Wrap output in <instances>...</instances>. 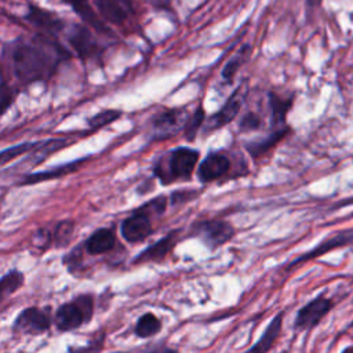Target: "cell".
<instances>
[{"label": "cell", "instance_id": "cell-8", "mask_svg": "<svg viewBox=\"0 0 353 353\" xmlns=\"http://www.w3.org/2000/svg\"><path fill=\"white\" fill-rule=\"evenodd\" d=\"M244 85L241 84L240 87H237V90L233 91V94L228 98V101L225 102V105L215 113H212L205 121H204V131L212 132L216 131L219 128H222L223 125L232 123L236 116L239 114L240 109H241V103L244 99V92H243Z\"/></svg>", "mask_w": 353, "mask_h": 353}, {"label": "cell", "instance_id": "cell-5", "mask_svg": "<svg viewBox=\"0 0 353 353\" xmlns=\"http://www.w3.org/2000/svg\"><path fill=\"white\" fill-rule=\"evenodd\" d=\"M66 40L80 59H97L103 51L92 30L87 26L72 25L66 33Z\"/></svg>", "mask_w": 353, "mask_h": 353}, {"label": "cell", "instance_id": "cell-29", "mask_svg": "<svg viewBox=\"0 0 353 353\" xmlns=\"http://www.w3.org/2000/svg\"><path fill=\"white\" fill-rule=\"evenodd\" d=\"M121 116V112L120 110H116V109H108V110H103V112H99L97 113L95 116H92L90 120H88V124L91 128H102L113 121H116L119 117Z\"/></svg>", "mask_w": 353, "mask_h": 353}, {"label": "cell", "instance_id": "cell-30", "mask_svg": "<svg viewBox=\"0 0 353 353\" xmlns=\"http://www.w3.org/2000/svg\"><path fill=\"white\" fill-rule=\"evenodd\" d=\"M262 125V119L258 113L255 112H247L239 123V130L241 132H250V131H255L259 130Z\"/></svg>", "mask_w": 353, "mask_h": 353}, {"label": "cell", "instance_id": "cell-24", "mask_svg": "<svg viewBox=\"0 0 353 353\" xmlns=\"http://www.w3.org/2000/svg\"><path fill=\"white\" fill-rule=\"evenodd\" d=\"M205 121V110L201 106H197L192 114H189L183 124V138L189 142L194 141L199 131L201 130Z\"/></svg>", "mask_w": 353, "mask_h": 353}, {"label": "cell", "instance_id": "cell-15", "mask_svg": "<svg viewBox=\"0 0 353 353\" xmlns=\"http://www.w3.org/2000/svg\"><path fill=\"white\" fill-rule=\"evenodd\" d=\"M176 232H171L167 236L161 237L152 245L146 247L143 251H141L135 258L134 263H146V262H160L163 261L175 247L176 244Z\"/></svg>", "mask_w": 353, "mask_h": 353}, {"label": "cell", "instance_id": "cell-17", "mask_svg": "<svg viewBox=\"0 0 353 353\" xmlns=\"http://www.w3.org/2000/svg\"><path fill=\"white\" fill-rule=\"evenodd\" d=\"M283 317H284V313L279 312L268 324L261 338L245 353H268L281 332Z\"/></svg>", "mask_w": 353, "mask_h": 353}, {"label": "cell", "instance_id": "cell-33", "mask_svg": "<svg viewBox=\"0 0 353 353\" xmlns=\"http://www.w3.org/2000/svg\"><path fill=\"white\" fill-rule=\"evenodd\" d=\"M196 194H197L196 190H176L171 194V203L172 204H181V203L192 200Z\"/></svg>", "mask_w": 353, "mask_h": 353}, {"label": "cell", "instance_id": "cell-25", "mask_svg": "<svg viewBox=\"0 0 353 353\" xmlns=\"http://www.w3.org/2000/svg\"><path fill=\"white\" fill-rule=\"evenodd\" d=\"M250 51H251V47L250 46H243L237 52L236 55H233L228 62L226 65L223 66L222 69V79L226 81V83H232L233 81V77L237 72V69L245 62V59L248 58L250 55Z\"/></svg>", "mask_w": 353, "mask_h": 353}, {"label": "cell", "instance_id": "cell-26", "mask_svg": "<svg viewBox=\"0 0 353 353\" xmlns=\"http://www.w3.org/2000/svg\"><path fill=\"white\" fill-rule=\"evenodd\" d=\"M68 143H69V142H68L65 138H51V139H48V141H46V142L37 143L36 148H34L33 156H32L33 160H36L34 164L40 163V161H41L43 159H46L47 156H50V154L58 152L59 149L65 148Z\"/></svg>", "mask_w": 353, "mask_h": 353}, {"label": "cell", "instance_id": "cell-16", "mask_svg": "<svg viewBox=\"0 0 353 353\" xmlns=\"http://www.w3.org/2000/svg\"><path fill=\"white\" fill-rule=\"evenodd\" d=\"M290 131L291 128L288 125H284L277 130H272V132H269L266 137L247 142L245 149L252 159H258L265 153H268L270 149H273L280 141H283L290 134Z\"/></svg>", "mask_w": 353, "mask_h": 353}, {"label": "cell", "instance_id": "cell-1", "mask_svg": "<svg viewBox=\"0 0 353 353\" xmlns=\"http://www.w3.org/2000/svg\"><path fill=\"white\" fill-rule=\"evenodd\" d=\"M4 55L14 79L28 85L50 79L69 52L55 39L36 34L18 37L6 47Z\"/></svg>", "mask_w": 353, "mask_h": 353}, {"label": "cell", "instance_id": "cell-28", "mask_svg": "<svg viewBox=\"0 0 353 353\" xmlns=\"http://www.w3.org/2000/svg\"><path fill=\"white\" fill-rule=\"evenodd\" d=\"M36 142H22V143H18V145H14V146H10L4 150L0 152V164H4V163H8L19 156H22L23 153L26 152H30L36 148Z\"/></svg>", "mask_w": 353, "mask_h": 353}, {"label": "cell", "instance_id": "cell-31", "mask_svg": "<svg viewBox=\"0 0 353 353\" xmlns=\"http://www.w3.org/2000/svg\"><path fill=\"white\" fill-rule=\"evenodd\" d=\"M165 207H167V199H165L164 196H160V197H156V199L148 201V203L143 204L141 208H142L143 211H146L149 215H152V214L160 215V214L164 212Z\"/></svg>", "mask_w": 353, "mask_h": 353}, {"label": "cell", "instance_id": "cell-34", "mask_svg": "<svg viewBox=\"0 0 353 353\" xmlns=\"http://www.w3.org/2000/svg\"><path fill=\"white\" fill-rule=\"evenodd\" d=\"M143 353H176V350L170 349V347H156V349H153V350L143 352Z\"/></svg>", "mask_w": 353, "mask_h": 353}, {"label": "cell", "instance_id": "cell-35", "mask_svg": "<svg viewBox=\"0 0 353 353\" xmlns=\"http://www.w3.org/2000/svg\"><path fill=\"white\" fill-rule=\"evenodd\" d=\"M148 1H150V3H153L154 6H159V7H165V6L170 4L171 0H148Z\"/></svg>", "mask_w": 353, "mask_h": 353}, {"label": "cell", "instance_id": "cell-3", "mask_svg": "<svg viewBox=\"0 0 353 353\" xmlns=\"http://www.w3.org/2000/svg\"><path fill=\"white\" fill-rule=\"evenodd\" d=\"M94 314V299L88 294H81L73 301L62 303L54 316L59 331H73L88 323Z\"/></svg>", "mask_w": 353, "mask_h": 353}, {"label": "cell", "instance_id": "cell-2", "mask_svg": "<svg viewBox=\"0 0 353 353\" xmlns=\"http://www.w3.org/2000/svg\"><path fill=\"white\" fill-rule=\"evenodd\" d=\"M200 153L196 149L179 146L160 157L154 167V175L163 185H170L178 179H189L197 165Z\"/></svg>", "mask_w": 353, "mask_h": 353}, {"label": "cell", "instance_id": "cell-21", "mask_svg": "<svg viewBox=\"0 0 353 353\" xmlns=\"http://www.w3.org/2000/svg\"><path fill=\"white\" fill-rule=\"evenodd\" d=\"M23 273L17 269H11L3 274L0 277V305L6 302L11 295H14L23 285Z\"/></svg>", "mask_w": 353, "mask_h": 353}, {"label": "cell", "instance_id": "cell-19", "mask_svg": "<svg viewBox=\"0 0 353 353\" xmlns=\"http://www.w3.org/2000/svg\"><path fill=\"white\" fill-rule=\"evenodd\" d=\"M65 1L87 23V28H91V29H94L98 33L109 34V29L106 28L103 19L99 18V15H97V12L88 4L87 0H65Z\"/></svg>", "mask_w": 353, "mask_h": 353}, {"label": "cell", "instance_id": "cell-22", "mask_svg": "<svg viewBox=\"0 0 353 353\" xmlns=\"http://www.w3.org/2000/svg\"><path fill=\"white\" fill-rule=\"evenodd\" d=\"M83 161L84 160L81 159V160H77V161H73V163H68V164H63L61 167H57V168H52V170H48V171H44V172L30 174V175L25 176L22 183H39V182H44V181H48V179H52V178H59V176L65 175V174L76 171Z\"/></svg>", "mask_w": 353, "mask_h": 353}, {"label": "cell", "instance_id": "cell-14", "mask_svg": "<svg viewBox=\"0 0 353 353\" xmlns=\"http://www.w3.org/2000/svg\"><path fill=\"white\" fill-rule=\"evenodd\" d=\"M347 244H353V229H349V230H342V232H338L335 234H332L331 237L323 240L319 245H316L313 250L305 252L303 255L298 256L295 261L291 262V266H296L302 262H306L309 259H314V258H319L321 255H324L325 252L331 251V250H335V248H339V247H343V245H347Z\"/></svg>", "mask_w": 353, "mask_h": 353}, {"label": "cell", "instance_id": "cell-11", "mask_svg": "<svg viewBox=\"0 0 353 353\" xmlns=\"http://www.w3.org/2000/svg\"><path fill=\"white\" fill-rule=\"evenodd\" d=\"M230 170V159L222 152H210L197 167V178L203 183L221 179Z\"/></svg>", "mask_w": 353, "mask_h": 353}, {"label": "cell", "instance_id": "cell-27", "mask_svg": "<svg viewBox=\"0 0 353 353\" xmlns=\"http://www.w3.org/2000/svg\"><path fill=\"white\" fill-rule=\"evenodd\" d=\"M73 229H74V225L70 221H62V222L57 223L55 229H54V233L51 234L55 247L66 245L69 243V240L72 239Z\"/></svg>", "mask_w": 353, "mask_h": 353}, {"label": "cell", "instance_id": "cell-4", "mask_svg": "<svg viewBox=\"0 0 353 353\" xmlns=\"http://www.w3.org/2000/svg\"><path fill=\"white\" fill-rule=\"evenodd\" d=\"M192 236L203 241L210 250H215L232 240L234 228L230 222L223 219H205L192 226Z\"/></svg>", "mask_w": 353, "mask_h": 353}, {"label": "cell", "instance_id": "cell-6", "mask_svg": "<svg viewBox=\"0 0 353 353\" xmlns=\"http://www.w3.org/2000/svg\"><path fill=\"white\" fill-rule=\"evenodd\" d=\"M51 327V317L48 310L36 306L23 309L14 320L12 331L26 335H40Z\"/></svg>", "mask_w": 353, "mask_h": 353}, {"label": "cell", "instance_id": "cell-13", "mask_svg": "<svg viewBox=\"0 0 353 353\" xmlns=\"http://www.w3.org/2000/svg\"><path fill=\"white\" fill-rule=\"evenodd\" d=\"M99 15L103 21L123 25L134 14L132 0H95Z\"/></svg>", "mask_w": 353, "mask_h": 353}, {"label": "cell", "instance_id": "cell-20", "mask_svg": "<svg viewBox=\"0 0 353 353\" xmlns=\"http://www.w3.org/2000/svg\"><path fill=\"white\" fill-rule=\"evenodd\" d=\"M116 244V236L112 229L101 228L95 230L85 241V250L91 255H99L110 251Z\"/></svg>", "mask_w": 353, "mask_h": 353}, {"label": "cell", "instance_id": "cell-7", "mask_svg": "<svg viewBox=\"0 0 353 353\" xmlns=\"http://www.w3.org/2000/svg\"><path fill=\"white\" fill-rule=\"evenodd\" d=\"M332 301L324 295H319L314 299L309 301L298 310L294 321V328L296 331L312 330L332 309Z\"/></svg>", "mask_w": 353, "mask_h": 353}, {"label": "cell", "instance_id": "cell-18", "mask_svg": "<svg viewBox=\"0 0 353 353\" xmlns=\"http://www.w3.org/2000/svg\"><path fill=\"white\" fill-rule=\"evenodd\" d=\"M269 109H270V125L273 130L281 128L285 124V117L292 108L294 97H280L276 92H269Z\"/></svg>", "mask_w": 353, "mask_h": 353}, {"label": "cell", "instance_id": "cell-23", "mask_svg": "<svg viewBox=\"0 0 353 353\" xmlns=\"http://www.w3.org/2000/svg\"><path fill=\"white\" fill-rule=\"evenodd\" d=\"M160 330H161V320L150 312L142 314L135 324V335L139 338L153 336Z\"/></svg>", "mask_w": 353, "mask_h": 353}, {"label": "cell", "instance_id": "cell-12", "mask_svg": "<svg viewBox=\"0 0 353 353\" xmlns=\"http://www.w3.org/2000/svg\"><path fill=\"white\" fill-rule=\"evenodd\" d=\"M25 18L30 22V25L41 29L46 36L52 39H55L66 28L65 22L58 15L47 10H41L37 6H30Z\"/></svg>", "mask_w": 353, "mask_h": 353}, {"label": "cell", "instance_id": "cell-10", "mask_svg": "<svg viewBox=\"0 0 353 353\" xmlns=\"http://www.w3.org/2000/svg\"><path fill=\"white\" fill-rule=\"evenodd\" d=\"M185 109H167L159 114L152 121L153 137L157 139H165L176 135L185 124L186 120Z\"/></svg>", "mask_w": 353, "mask_h": 353}, {"label": "cell", "instance_id": "cell-32", "mask_svg": "<svg viewBox=\"0 0 353 353\" xmlns=\"http://www.w3.org/2000/svg\"><path fill=\"white\" fill-rule=\"evenodd\" d=\"M51 241H52V236H51V233L47 229H40L33 236V244L36 247H40L41 250L43 248L46 250Z\"/></svg>", "mask_w": 353, "mask_h": 353}, {"label": "cell", "instance_id": "cell-9", "mask_svg": "<svg viewBox=\"0 0 353 353\" xmlns=\"http://www.w3.org/2000/svg\"><path fill=\"white\" fill-rule=\"evenodd\" d=\"M120 232L123 239L128 243H139L146 240L153 232L150 215L142 208H138L121 222Z\"/></svg>", "mask_w": 353, "mask_h": 353}]
</instances>
